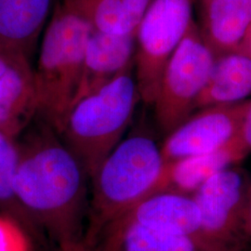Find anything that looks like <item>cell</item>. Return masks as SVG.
I'll return each instance as SVG.
<instances>
[{
    "mask_svg": "<svg viewBox=\"0 0 251 251\" xmlns=\"http://www.w3.org/2000/svg\"><path fill=\"white\" fill-rule=\"evenodd\" d=\"M152 0H62L92 31L108 35L136 34Z\"/></svg>",
    "mask_w": 251,
    "mask_h": 251,
    "instance_id": "cell-15",
    "label": "cell"
},
{
    "mask_svg": "<svg viewBox=\"0 0 251 251\" xmlns=\"http://www.w3.org/2000/svg\"><path fill=\"white\" fill-rule=\"evenodd\" d=\"M200 28L216 58L238 51L251 26V0H205Z\"/></svg>",
    "mask_w": 251,
    "mask_h": 251,
    "instance_id": "cell-14",
    "label": "cell"
},
{
    "mask_svg": "<svg viewBox=\"0 0 251 251\" xmlns=\"http://www.w3.org/2000/svg\"><path fill=\"white\" fill-rule=\"evenodd\" d=\"M36 121V126L19 140L14 191L37 235L45 234L66 251L85 235L90 177L60 134Z\"/></svg>",
    "mask_w": 251,
    "mask_h": 251,
    "instance_id": "cell-1",
    "label": "cell"
},
{
    "mask_svg": "<svg viewBox=\"0 0 251 251\" xmlns=\"http://www.w3.org/2000/svg\"><path fill=\"white\" fill-rule=\"evenodd\" d=\"M32 237L18 220L0 211V251H33Z\"/></svg>",
    "mask_w": 251,
    "mask_h": 251,
    "instance_id": "cell-19",
    "label": "cell"
},
{
    "mask_svg": "<svg viewBox=\"0 0 251 251\" xmlns=\"http://www.w3.org/2000/svg\"><path fill=\"white\" fill-rule=\"evenodd\" d=\"M251 99L196 111L166 136L164 163L212 152L234 139L241 128Z\"/></svg>",
    "mask_w": 251,
    "mask_h": 251,
    "instance_id": "cell-8",
    "label": "cell"
},
{
    "mask_svg": "<svg viewBox=\"0 0 251 251\" xmlns=\"http://www.w3.org/2000/svg\"><path fill=\"white\" fill-rule=\"evenodd\" d=\"M54 0H0V50L30 59Z\"/></svg>",
    "mask_w": 251,
    "mask_h": 251,
    "instance_id": "cell-13",
    "label": "cell"
},
{
    "mask_svg": "<svg viewBox=\"0 0 251 251\" xmlns=\"http://www.w3.org/2000/svg\"><path fill=\"white\" fill-rule=\"evenodd\" d=\"M195 1L152 0L137 29L135 78L145 104H153L165 67L194 22Z\"/></svg>",
    "mask_w": 251,
    "mask_h": 251,
    "instance_id": "cell-7",
    "label": "cell"
},
{
    "mask_svg": "<svg viewBox=\"0 0 251 251\" xmlns=\"http://www.w3.org/2000/svg\"><path fill=\"white\" fill-rule=\"evenodd\" d=\"M249 154L236 136L214 152L165 163L151 196L164 192L192 196L206 180L238 165Z\"/></svg>",
    "mask_w": 251,
    "mask_h": 251,
    "instance_id": "cell-10",
    "label": "cell"
},
{
    "mask_svg": "<svg viewBox=\"0 0 251 251\" xmlns=\"http://www.w3.org/2000/svg\"><path fill=\"white\" fill-rule=\"evenodd\" d=\"M251 95V58L233 51L216 58L209 79L199 95L195 112L202 108L231 104Z\"/></svg>",
    "mask_w": 251,
    "mask_h": 251,
    "instance_id": "cell-16",
    "label": "cell"
},
{
    "mask_svg": "<svg viewBox=\"0 0 251 251\" xmlns=\"http://www.w3.org/2000/svg\"><path fill=\"white\" fill-rule=\"evenodd\" d=\"M66 251H100L99 245H90L84 241V239L81 242L75 244Z\"/></svg>",
    "mask_w": 251,
    "mask_h": 251,
    "instance_id": "cell-22",
    "label": "cell"
},
{
    "mask_svg": "<svg viewBox=\"0 0 251 251\" xmlns=\"http://www.w3.org/2000/svg\"><path fill=\"white\" fill-rule=\"evenodd\" d=\"M215 61L200 28L193 22L165 67L152 104L155 121L165 136L194 114L196 101L206 87Z\"/></svg>",
    "mask_w": 251,
    "mask_h": 251,
    "instance_id": "cell-6",
    "label": "cell"
},
{
    "mask_svg": "<svg viewBox=\"0 0 251 251\" xmlns=\"http://www.w3.org/2000/svg\"><path fill=\"white\" fill-rule=\"evenodd\" d=\"M22 57H26V56L23 54L13 53V52L0 50V78Z\"/></svg>",
    "mask_w": 251,
    "mask_h": 251,
    "instance_id": "cell-21",
    "label": "cell"
},
{
    "mask_svg": "<svg viewBox=\"0 0 251 251\" xmlns=\"http://www.w3.org/2000/svg\"><path fill=\"white\" fill-rule=\"evenodd\" d=\"M164 164L152 135L137 131L124 138L90 178L84 241L97 245L109 225L150 197Z\"/></svg>",
    "mask_w": 251,
    "mask_h": 251,
    "instance_id": "cell-2",
    "label": "cell"
},
{
    "mask_svg": "<svg viewBox=\"0 0 251 251\" xmlns=\"http://www.w3.org/2000/svg\"><path fill=\"white\" fill-rule=\"evenodd\" d=\"M100 251H208L195 240L115 222L101 233Z\"/></svg>",
    "mask_w": 251,
    "mask_h": 251,
    "instance_id": "cell-17",
    "label": "cell"
},
{
    "mask_svg": "<svg viewBox=\"0 0 251 251\" xmlns=\"http://www.w3.org/2000/svg\"><path fill=\"white\" fill-rule=\"evenodd\" d=\"M240 143L249 153L251 152V102L244 117L241 128L237 135Z\"/></svg>",
    "mask_w": 251,
    "mask_h": 251,
    "instance_id": "cell-20",
    "label": "cell"
},
{
    "mask_svg": "<svg viewBox=\"0 0 251 251\" xmlns=\"http://www.w3.org/2000/svg\"><path fill=\"white\" fill-rule=\"evenodd\" d=\"M201 1H202V2H204V1H205V0H201Z\"/></svg>",
    "mask_w": 251,
    "mask_h": 251,
    "instance_id": "cell-24",
    "label": "cell"
},
{
    "mask_svg": "<svg viewBox=\"0 0 251 251\" xmlns=\"http://www.w3.org/2000/svg\"><path fill=\"white\" fill-rule=\"evenodd\" d=\"M20 58L0 78V131L19 140L37 117L34 68Z\"/></svg>",
    "mask_w": 251,
    "mask_h": 251,
    "instance_id": "cell-12",
    "label": "cell"
},
{
    "mask_svg": "<svg viewBox=\"0 0 251 251\" xmlns=\"http://www.w3.org/2000/svg\"><path fill=\"white\" fill-rule=\"evenodd\" d=\"M134 64L104 86L79 100L60 136L87 171L90 179L124 139L141 100Z\"/></svg>",
    "mask_w": 251,
    "mask_h": 251,
    "instance_id": "cell-4",
    "label": "cell"
},
{
    "mask_svg": "<svg viewBox=\"0 0 251 251\" xmlns=\"http://www.w3.org/2000/svg\"><path fill=\"white\" fill-rule=\"evenodd\" d=\"M135 53L136 34L115 36L91 31L75 103L133 65Z\"/></svg>",
    "mask_w": 251,
    "mask_h": 251,
    "instance_id": "cell-11",
    "label": "cell"
},
{
    "mask_svg": "<svg viewBox=\"0 0 251 251\" xmlns=\"http://www.w3.org/2000/svg\"><path fill=\"white\" fill-rule=\"evenodd\" d=\"M117 221L189 237L207 250L201 229L200 213L192 196L172 192L154 194L133 206Z\"/></svg>",
    "mask_w": 251,
    "mask_h": 251,
    "instance_id": "cell-9",
    "label": "cell"
},
{
    "mask_svg": "<svg viewBox=\"0 0 251 251\" xmlns=\"http://www.w3.org/2000/svg\"><path fill=\"white\" fill-rule=\"evenodd\" d=\"M19 156V140L0 131V211L12 216L33 236H38L29 217L19 204L14 191V179L18 167Z\"/></svg>",
    "mask_w": 251,
    "mask_h": 251,
    "instance_id": "cell-18",
    "label": "cell"
},
{
    "mask_svg": "<svg viewBox=\"0 0 251 251\" xmlns=\"http://www.w3.org/2000/svg\"><path fill=\"white\" fill-rule=\"evenodd\" d=\"M192 198L209 251H247L251 243V178L233 166L217 173Z\"/></svg>",
    "mask_w": 251,
    "mask_h": 251,
    "instance_id": "cell-5",
    "label": "cell"
},
{
    "mask_svg": "<svg viewBox=\"0 0 251 251\" xmlns=\"http://www.w3.org/2000/svg\"><path fill=\"white\" fill-rule=\"evenodd\" d=\"M91 31L85 20L56 1L42 38L34 78L36 119L59 134L76 101Z\"/></svg>",
    "mask_w": 251,
    "mask_h": 251,
    "instance_id": "cell-3",
    "label": "cell"
},
{
    "mask_svg": "<svg viewBox=\"0 0 251 251\" xmlns=\"http://www.w3.org/2000/svg\"></svg>",
    "mask_w": 251,
    "mask_h": 251,
    "instance_id": "cell-23",
    "label": "cell"
}]
</instances>
